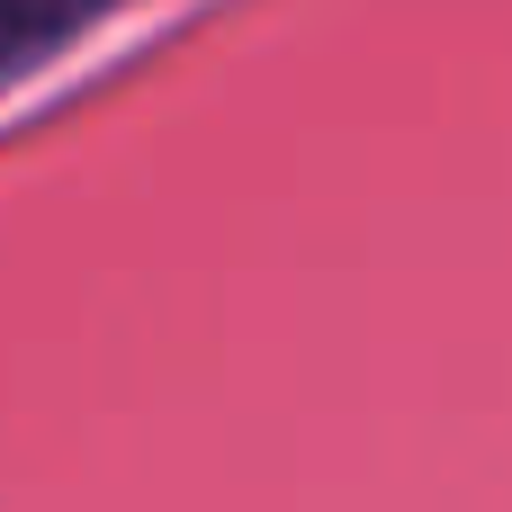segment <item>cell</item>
Returning a JSON list of instances; mask_svg holds the SVG:
<instances>
[{
  "instance_id": "cell-1",
  "label": "cell",
  "mask_w": 512,
  "mask_h": 512,
  "mask_svg": "<svg viewBox=\"0 0 512 512\" xmlns=\"http://www.w3.org/2000/svg\"><path fill=\"white\" fill-rule=\"evenodd\" d=\"M126 0H0V90L27 81L36 63H54L72 36H90L99 18H117Z\"/></svg>"
}]
</instances>
